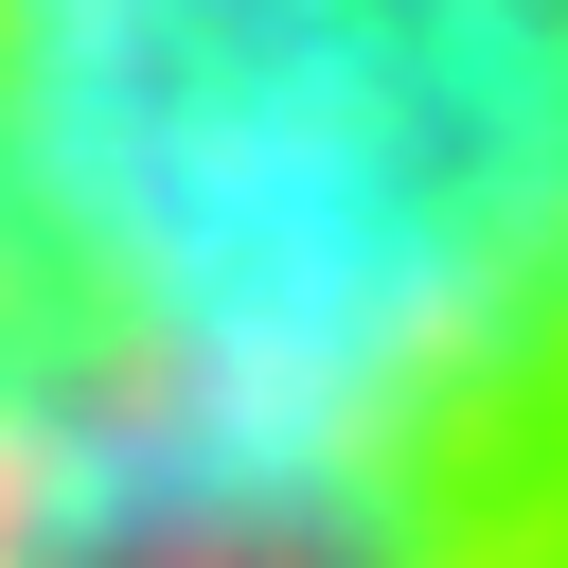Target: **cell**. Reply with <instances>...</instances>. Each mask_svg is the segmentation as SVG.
I'll list each match as a JSON object with an SVG mask.
<instances>
[{
  "mask_svg": "<svg viewBox=\"0 0 568 568\" xmlns=\"http://www.w3.org/2000/svg\"><path fill=\"white\" fill-rule=\"evenodd\" d=\"M0 568H568V0H0Z\"/></svg>",
  "mask_w": 568,
  "mask_h": 568,
  "instance_id": "obj_1",
  "label": "cell"
}]
</instances>
